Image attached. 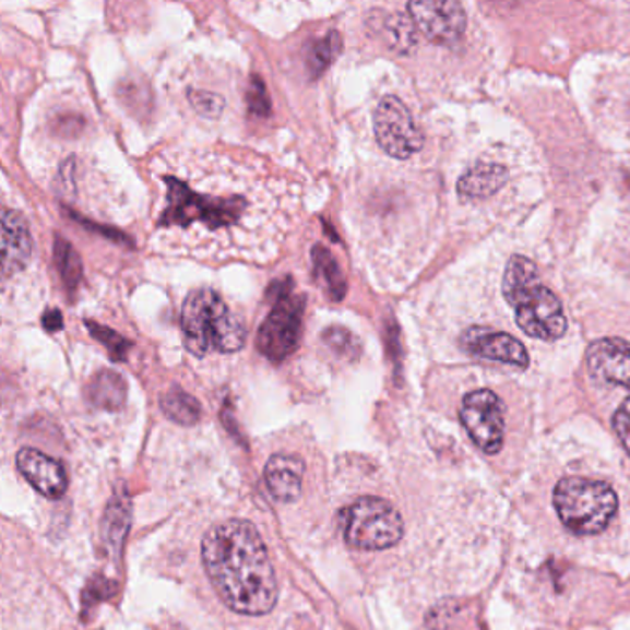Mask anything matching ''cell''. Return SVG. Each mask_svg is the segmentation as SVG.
Instances as JSON below:
<instances>
[{"label":"cell","mask_w":630,"mask_h":630,"mask_svg":"<svg viewBox=\"0 0 630 630\" xmlns=\"http://www.w3.org/2000/svg\"><path fill=\"white\" fill-rule=\"evenodd\" d=\"M503 296L516 311V324L525 335L546 343L568 331L564 307L559 296L542 285L538 266L525 255H512L503 276Z\"/></svg>","instance_id":"obj_3"},{"label":"cell","mask_w":630,"mask_h":630,"mask_svg":"<svg viewBox=\"0 0 630 630\" xmlns=\"http://www.w3.org/2000/svg\"><path fill=\"white\" fill-rule=\"evenodd\" d=\"M463 348L469 354L483 357V359L498 360L503 365H514V367L527 368L528 354L518 338L503 333V331L488 330L474 325L464 331L461 336Z\"/></svg>","instance_id":"obj_11"},{"label":"cell","mask_w":630,"mask_h":630,"mask_svg":"<svg viewBox=\"0 0 630 630\" xmlns=\"http://www.w3.org/2000/svg\"><path fill=\"white\" fill-rule=\"evenodd\" d=\"M306 464L301 459L287 453H276L264 466V483L272 498L280 503H293L300 498Z\"/></svg>","instance_id":"obj_15"},{"label":"cell","mask_w":630,"mask_h":630,"mask_svg":"<svg viewBox=\"0 0 630 630\" xmlns=\"http://www.w3.org/2000/svg\"><path fill=\"white\" fill-rule=\"evenodd\" d=\"M162 408L168 420L180 426H194L202 418V405L197 397L187 394L180 387H173L162 397Z\"/></svg>","instance_id":"obj_19"},{"label":"cell","mask_w":630,"mask_h":630,"mask_svg":"<svg viewBox=\"0 0 630 630\" xmlns=\"http://www.w3.org/2000/svg\"><path fill=\"white\" fill-rule=\"evenodd\" d=\"M373 133L378 144L394 159H408L421 151L424 133L411 109L394 95L379 100L373 111Z\"/></svg>","instance_id":"obj_8"},{"label":"cell","mask_w":630,"mask_h":630,"mask_svg":"<svg viewBox=\"0 0 630 630\" xmlns=\"http://www.w3.org/2000/svg\"><path fill=\"white\" fill-rule=\"evenodd\" d=\"M43 328L48 331V333H55V331L61 330L63 328V317L58 309H50V311L43 314Z\"/></svg>","instance_id":"obj_28"},{"label":"cell","mask_w":630,"mask_h":630,"mask_svg":"<svg viewBox=\"0 0 630 630\" xmlns=\"http://www.w3.org/2000/svg\"><path fill=\"white\" fill-rule=\"evenodd\" d=\"M34 252L28 223L19 211H2V276H15L31 263Z\"/></svg>","instance_id":"obj_14"},{"label":"cell","mask_w":630,"mask_h":630,"mask_svg":"<svg viewBox=\"0 0 630 630\" xmlns=\"http://www.w3.org/2000/svg\"><path fill=\"white\" fill-rule=\"evenodd\" d=\"M187 98L192 109L205 119H218L224 111V98L218 93L204 90L187 91Z\"/></svg>","instance_id":"obj_25"},{"label":"cell","mask_w":630,"mask_h":630,"mask_svg":"<svg viewBox=\"0 0 630 630\" xmlns=\"http://www.w3.org/2000/svg\"><path fill=\"white\" fill-rule=\"evenodd\" d=\"M181 331L186 348L197 357L213 352L235 354L247 344L245 322L211 288H199L187 296L181 306Z\"/></svg>","instance_id":"obj_4"},{"label":"cell","mask_w":630,"mask_h":630,"mask_svg":"<svg viewBox=\"0 0 630 630\" xmlns=\"http://www.w3.org/2000/svg\"><path fill=\"white\" fill-rule=\"evenodd\" d=\"M416 24L411 15L394 13L392 17L387 19L384 24V36L389 41V47L394 48L397 52H408L415 47L416 43Z\"/></svg>","instance_id":"obj_22"},{"label":"cell","mask_w":630,"mask_h":630,"mask_svg":"<svg viewBox=\"0 0 630 630\" xmlns=\"http://www.w3.org/2000/svg\"><path fill=\"white\" fill-rule=\"evenodd\" d=\"M461 421L469 439L487 455H496L503 448L504 405L496 392L488 389L469 392L463 400Z\"/></svg>","instance_id":"obj_9"},{"label":"cell","mask_w":630,"mask_h":630,"mask_svg":"<svg viewBox=\"0 0 630 630\" xmlns=\"http://www.w3.org/2000/svg\"><path fill=\"white\" fill-rule=\"evenodd\" d=\"M128 387L124 378L114 370H103L91 379L87 397L95 407L119 411L127 403Z\"/></svg>","instance_id":"obj_17"},{"label":"cell","mask_w":630,"mask_h":630,"mask_svg":"<svg viewBox=\"0 0 630 630\" xmlns=\"http://www.w3.org/2000/svg\"><path fill=\"white\" fill-rule=\"evenodd\" d=\"M311 258L314 264V276L324 285L325 293L333 300H343L346 295V280L336 259L331 255L328 248L320 247V245L312 248Z\"/></svg>","instance_id":"obj_18"},{"label":"cell","mask_w":630,"mask_h":630,"mask_svg":"<svg viewBox=\"0 0 630 630\" xmlns=\"http://www.w3.org/2000/svg\"><path fill=\"white\" fill-rule=\"evenodd\" d=\"M552 504L573 535H599L616 516L618 496L603 480L566 477L555 487Z\"/></svg>","instance_id":"obj_5"},{"label":"cell","mask_w":630,"mask_h":630,"mask_svg":"<svg viewBox=\"0 0 630 630\" xmlns=\"http://www.w3.org/2000/svg\"><path fill=\"white\" fill-rule=\"evenodd\" d=\"M306 298L295 295L290 283L282 285L271 314L259 328L258 348L272 362H282L293 355L300 344L301 319Z\"/></svg>","instance_id":"obj_7"},{"label":"cell","mask_w":630,"mask_h":630,"mask_svg":"<svg viewBox=\"0 0 630 630\" xmlns=\"http://www.w3.org/2000/svg\"><path fill=\"white\" fill-rule=\"evenodd\" d=\"M408 15L416 28L437 45H453L466 31V12L455 0H420L408 2Z\"/></svg>","instance_id":"obj_10"},{"label":"cell","mask_w":630,"mask_h":630,"mask_svg":"<svg viewBox=\"0 0 630 630\" xmlns=\"http://www.w3.org/2000/svg\"><path fill=\"white\" fill-rule=\"evenodd\" d=\"M613 427L619 440H621V444L625 445V450H627V453L630 455V418L625 415L621 408L614 415Z\"/></svg>","instance_id":"obj_27"},{"label":"cell","mask_w":630,"mask_h":630,"mask_svg":"<svg viewBox=\"0 0 630 630\" xmlns=\"http://www.w3.org/2000/svg\"><path fill=\"white\" fill-rule=\"evenodd\" d=\"M87 331L95 336L104 348L108 349L109 357L114 360H127L128 349L132 348V343L124 336H120L117 331L109 330L106 325L96 324L93 320H85Z\"/></svg>","instance_id":"obj_23"},{"label":"cell","mask_w":630,"mask_h":630,"mask_svg":"<svg viewBox=\"0 0 630 630\" xmlns=\"http://www.w3.org/2000/svg\"><path fill=\"white\" fill-rule=\"evenodd\" d=\"M586 365L603 383L618 384L630 391V343L619 336H607L590 344Z\"/></svg>","instance_id":"obj_12"},{"label":"cell","mask_w":630,"mask_h":630,"mask_svg":"<svg viewBox=\"0 0 630 630\" xmlns=\"http://www.w3.org/2000/svg\"><path fill=\"white\" fill-rule=\"evenodd\" d=\"M19 474L47 499H60L69 487L66 466L34 448H23L15 456Z\"/></svg>","instance_id":"obj_13"},{"label":"cell","mask_w":630,"mask_h":630,"mask_svg":"<svg viewBox=\"0 0 630 630\" xmlns=\"http://www.w3.org/2000/svg\"><path fill=\"white\" fill-rule=\"evenodd\" d=\"M167 186L165 207L157 228L204 237H235L252 223L253 200L250 192L224 191L211 183H192L191 178L163 176Z\"/></svg>","instance_id":"obj_2"},{"label":"cell","mask_w":630,"mask_h":630,"mask_svg":"<svg viewBox=\"0 0 630 630\" xmlns=\"http://www.w3.org/2000/svg\"><path fill=\"white\" fill-rule=\"evenodd\" d=\"M202 560L224 605L242 616H264L276 607L277 579L258 528L228 520L207 531Z\"/></svg>","instance_id":"obj_1"},{"label":"cell","mask_w":630,"mask_h":630,"mask_svg":"<svg viewBox=\"0 0 630 630\" xmlns=\"http://www.w3.org/2000/svg\"><path fill=\"white\" fill-rule=\"evenodd\" d=\"M55 263L67 293L71 296L76 295L82 277H84V266H82V259L72 248L71 242L60 235L55 240Z\"/></svg>","instance_id":"obj_21"},{"label":"cell","mask_w":630,"mask_h":630,"mask_svg":"<svg viewBox=\"0 0 630 630\" xmlns=\"http://www.w3.org/2000/svg\"><path fill=\"white\" fill-rule=\"evenodd\" d=\"M247 103L250 114L258 115V117H266L271 114V98L266 93L263 82L259 79H252L250 87H248Z\"/></svg>","instance_id":"obj_26"},{"label":"cell","mask_w":630,"mask_h":630,"mask_svg":"<svg viewBox=\"0 0 630 630\" xmlns=\"http://www.w3.org/2000/svg\"><path fill=\"white\" fill-rule=\"evenodd\" d=\"M621 411H623L625 415L629 416L630 418V396L625 400L623 405H621Z\"/></svg>","instance_id":"obj_29"},{"label":"cell","mask_w":630,"mask_h":630,"mask_svg":"<svg viewBox=\"0 0 630 630\" xmlns=\"http://www.w3.org/2000/svg\"><path fill=\"white\" fill-rule=\"evenodd\" d=\"M338 531L349 547L384 551L403 538V518L394 504L381 498H359L338 512Z\"/></svg>","instance_id":"obj_6"},{"label":"cell","mask_w":630,"mask_h":630,"mask_svg":"<svg viewBox=\"0 0 630 630\" xmlns=\"http://www.w3.org/2000/svg\"><path fill=\"white\" fill-rule=\"evenodd\" d=\"M343 50V39L338 32L331 31L328 36L320 37L312 41L306 50V69L311 79L322 76L331 63L336 60V56Z\"/></svg>","instance_id":"obj_20"},{"label":"cell","mask_w":630,"mask_h":630,"mask_svg":"<svg viewBox=\"0 0 630 630\" xmlns=\"http://www.w3.org/2000/svg\"><path fill=\"white\" fill-rule=\"evenodd\" d=\"M325 346L338 355L341 359H355L359 355V343L348 330L344 328H330L322 333Z\"/></svg>","instance_id":"obj_24"},{"label":"cell","mask_w":630,"mask_h":630,"mask_svg":"<svg viewBox=\"0 0 630 630\" xmlns=\"http://www.w3.org/2000/svg\"><path fill=\"white\" fill-rule=\"evenodd\" d=\"M509 181V170L498 163H477L456 181V192L463 200L492 197Z\"/></svg>","instance_id":"obj_16"}]
</instances>
